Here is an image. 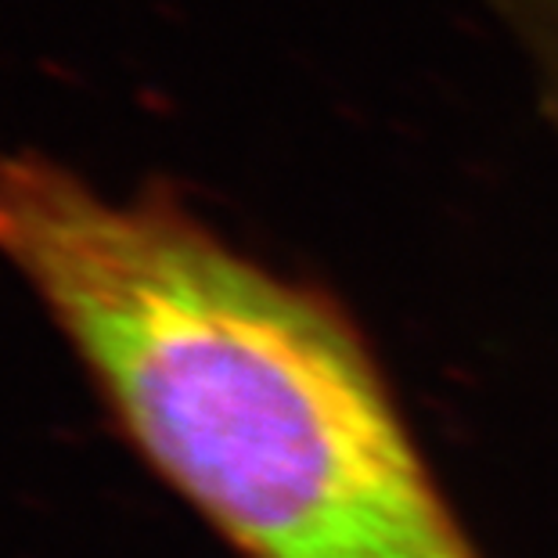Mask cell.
Segmentation results:
<instances>
[{
	"label": "cell",
	"instance_id": "obj_1",
	"mask_svg": "<svg viewBox=\"0 0 558 558\" xmlns=\"http://www.w3.org/2000/svg\"><path fill=\"white\" fill-rule=\"evenodd\" d=\"M0 259L159 476L242 558H486L372 342L170 195L0 159Z\"/></svg>",
	"mask_w": 558,
	"mask_h": 558
},
{
	"label": "cell",
	"instance_id": "obj_2",
	"mask_svg": "<svg viewBox=\"0 0 558 558\" xmlns=\"http://www.w3.org/2000/svg\"><path fill=\"white\" fill-rule=\"evenodd\" d=\"M558 148V0H490Z\"/></svg>",
	"mask_w": 558,
	"mask_h": 558
}]
</instances>
